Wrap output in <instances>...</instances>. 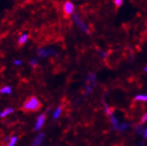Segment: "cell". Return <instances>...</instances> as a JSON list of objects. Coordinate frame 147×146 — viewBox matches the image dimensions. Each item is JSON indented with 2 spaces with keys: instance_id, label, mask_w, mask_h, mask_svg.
Returning a JSON list of instances; mask_svg holds the SVG:
<instances>
[{
  "instance_id": "obj_1",
  "label": "cell",
  "mask_w": 147,
  "mask_h": 146,
  "mask_svg": "<svg viewBox=\"0 0 147 146\" xmlns=\"http://www.w3.org/2000/svg\"><path fill=\"white\" fill-rule=\"evenodd\" d=\"M40 108H41L40 101L34 96L26 100L23 105V109L25 111H38Z\"/></svg>"
},
{
  "instance_id": "obj_12",
  "label": "cell",
  "mask_w": 147,
  "mask_h": 146,
  "mask_svg": "<svg viewBox=\"0 0 147 146\" xmlns=\"http://www.w3.org/2000/svg\"><path fill=\"white\" fill-rule=\"evenodd\" d=\"M30 65L32 67H36V65H38V60H37L36 58H32V60H30Z\"/></svg>"
},
{
  "instance_id": "obj_3",
  "label": "cell",
  "mask_w": 147,
  "mask_h": 146,
  "mask_svg": "<svg viewBox=\"0 0 147 146\" xmlns=\"http://www.w3.org/2000/svg\"><path fill=\"white\" fill-rule=\"evenodd\" d=\"M45 120H46V116L44 114L40 115L38 118H37V120L35 122L34 130L35 131H40L41 129V127L43 126L44 123H45Z\"/></svg>"
},
{
  "instance_id": "obj_14",
  "label": "cell",
  "mask_w": 147,
  "mask_h": 146,
  "mask_svg": "<svg viewBox=\"0 0 147 146\" xmlns=\"http://www.w3.org/2000/svg\"><path fill=\"white\" fill-rule=\"evenodd\" d=\"M115 3L117 6H120L122 5V0H115Z\"/></svg>"
},
{
  "instance_id": "obj_13",
  "label": "cell",
  "mask_w": 147,
  "mask_h": 146,
  "mask_svg": "<svg viewBox=\"0 0 147 146\" xmlns=\"http://www.w3.org/2000/svg\"><path fill=\"white\" fill-rule=\"evenodd\" d=\"M22 64H23V62H22L21 60H19V59H16V60H13V65H21Z\"/></svg>"
},
{
  "instance_id": "obj_11",
  "label": "cell",
  "mask_w": 147,
  "mask_h": 146,
  "mask_svg": "<svg viewBox=\"0 0 147 146\" xmlns=\"http://www.w3.org/2000/svg\"><path fill=\"white\" fill-rule=\"evenodd\" d=\"M135 101H138V100H140V101H147V95L146 94H140V95H137L136 96Z\"/></svg>"
},
{
  "instance_id": "obj_4",
  "label": "cell",
  "mask_w": 147,
  "mask_h": 146,
  "mask_svg": "<svg viewBox=\"0 0 147 146\" xmlns=\"http://www.w3.org/2000/svg\"><path fill=\"white\" fill-rule=\"evenodd\" d=\"M44 137H45V134L44 133H40L38 135L35 137V139L32 142V146H40L41 143H43Z\"/></svg>"
},
{
  "instance_id": "obj_9",
  "label": "cell",
  "mask_w": 147,
  "mask_h": 146,
  "mask_svg": "<svg viewBox=\"0 0 147 146\" xmlns=\"http://www.w3.org/2000/svg\"><path fill=\"white\" fill-rule=\"evenodd\" d=\"M17 140H18V136L13 135L9 139V142H8V143H7L6 146H16V144L17 143Z\"/></svg>"
},
{
  "instance_id": "obj_15",
  "label": "cell",
  "mask_w": 147,
  "mask_h": 146,
  "mask_svg": "<svg viewBox=\"0 0 147 146\" xmlns=\"http://www.w3.org/2000/svg\"><path fill=\"white\" fill-rule=\"evenodd\" d=\"M143 135H144V137L145 138V139H147V128L146 129H144Z\"/></svg>"
},
{
  "instance_id": "obj_7",
  "label": "cell",
  "mask_w": 147,
  "mask_h": 146,
  "mask_svg": "<svg viewBox=\"0 0 147 146\" xmlns=\"http://www.w3.org/2000/svg\"><path fill=\"white\" fill-rule=\"evenodd\" d=\"M13 111H14V108H6L4 109L2 112H0V118H5L6 116L12 114Z\"/></svg>"
},
{
  "instance_id": "obj_8",
  "label": "cell",
  "mask_w": 147,
  "mask_h": 146,
  "mask_svg": "<svg viewBox=\"0 0 147 146\" xmlns=\"http://www.w3.org/2000/svg\"><path fill=\"white\" fill-rule=\"evenodd\" d=\"M11 92H12V87L9 85L5 86L0 89V93L1 94H11Z\"/></svg>"
},
{
  "instance_id": "obj_10",
  "label": "cell",
  "mask_w": 147,
  "mask_h": 146,
  "mask_svg": "<svg viewBox=\"0 0 147 146\" xmlns=\"http://www.w3.org/2000/svg\"><path fill=\"white\" fill-rule=\"evenodd\" d=\"M61 112H62V108L61 107H57L55 110H54V113H53V118L54 119H57L59 118V116L61 115Z\"/></svg>"
},
{
  "instance_id": "obj_5",
  "label": "cell",
  "mask_w": 147,
  "mask_h": 146,
  "mask_svg": "<svg viewBox=\"0 0 147 146\" xmlns=\"http://www.w3.org/2000/svg\"><path fill=\"white\" fill-rule=\"evenodd\" d=\"M74 10H75V6H74V5L71 2L67 1L65 3L64 12L65 13V14H72L74 13Z\"/></svg>"
},
{
  "instance_id": "obj_2",
  "label": "cell",
  "mask_w": 147,
  "mask_h": 146,
  "mask_svg": "<svg viewBox=\"0 0 147 146\" xmlns=\"http://www.w3.org/2000/svg\"><path fill=\"white\" fill-rule=\"evenodd\" d=\"M38 56L41 58H45L49 56H53L56 54V51L52 48H41L38 50Z\"/></svg>"
},
{
  "instance_id": "obj_6",
  "label": "cell",
  "mask_w": 147,
  "mask_h": 146,
  "mask_svg": "<svg viewBox=\"0 0 147 146\" xmlns=\"http://www.w3.org/2000/svg\"><path fill=\"white\" fill-rule=\"evenodd\" d=\"M28 39H29V34L27 33V32H24L23 34H22L20 37H19V39H18V43H19V45H24L25 43L27 42V40H28Z\"/></svg>"
}]
</instances>
